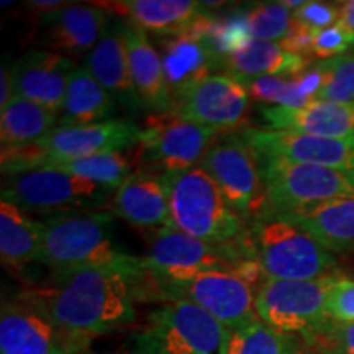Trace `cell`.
I'll list each match as a JSON object with an SVG mask.
<instances>
[{
	"label": "cell",
	"instance_id": "6da1fadb",
	"mask_svg": "<svg viewBox=\"0 0 354 354\" xmlns=\"http://www.w3.org/2000/svg\"><path fill=\"white\" fill-rule=\"evenodd\" d=\"M145 276L141 259L56 274L51 286L26 292L21 300L66 330L92 339L135 323V302Z\"/></svg>",
	"mask_w": 354,
	"mask_h": 354
},
{
	"label": "cell",
	"instance_id": "7a4b0ae2",
	"mask_svg": "<svg viewBox=\"0 0 354 354\" xmlns=\"http://www.w3.org/2000/svg\"><path fill=\"white\" fill-rule=\"evenodd\" d=\"M112 212H81L39 220L41 250L39 263L56 274L102 266H123L138 261L123 253L112 236Z\"/></svg>",
	"mask_w": 354,
	"mask_h": 354
},
{
	"label": "cell",
	"instance_id": "3957f363",
	"mask_svg": "<svg viewBox=\"0 0 354 354\" xmlns=\"http://www.w3.org/2000/svg\"><path fill=\"white\" fill-rule=\"evenodd\" d=\"M140 133L141 125L130 118H113L79 127L57 125L38 143L2 149V172L7 177L41 169L53 162L100 153L127 151L138 143Z\"/></svg>",
	"mask_w": 354,
	"mask_h": 354
},
{
	"label": "cell",
	"instance_id": "277c9868",
	"mask_svg": "<svg viewBox=\"0 0 354 354\" xmlns=\"http://www.w3.org/2000/svg\"><path fill=\"white\" fill-rule=\"evenodd\" d=\"M169 183V225L198 240L234 245L245 233L243 218L201 166L166 176Z\"/></svg>",
	"mask_w": 354,
	"mask_h": 354
},
{
	"label": "cell",
	"instance_id": "5b68a950",
	"mask_svg": "<svg viewBox=\"0 0 354 354\" xmlns=\"http://www.w3.org/2000/svg\"><path fill=\"white\" fill-rule=\"evenodd\" d=\"M254 243L264 277L315 281L338 274L335 253L281 214L266 212L256 218Z\"/></svg>",
	"mask_w": 354,
	"mask_h": 354
},
{
	"label": "cell",
	"instance_id": "8992f818",
	"mask_svg": "<svg viewBox=\"0 0 354 354\" xmlns=\"http://www.w3.org/2000/svg\"><path fill=\"white\" fill-rule=\"evenodd\" d=\"M227 333L209 312L189 302L171 300L154 308L143 328L133 335V354H215Z\"/></svg>",
	"mask_w": 354,
	"mask_h": 354
},
{
	"label": "cell",
	"instance_id": "52a82bcc",
	"mask_svg": "<svg viewBox=\"0 0 354 354\" xmlns=\"http://www.w3.org/2000/svg\"><path fill=\"white\" fill-rule=\"evenodd\" d=\"M245 254L232 245H215L162 227L154 230L141 258L145 272L159 289L189 281L207 271H236Z\"/></svg>",
	"mask_w": 354,
	"mask_h": 354
},
{
	"label": "cell",
	"instance_id": "ba28073f",
	"mask_svg": "<svg viewBox=\"0 0 354 354\" xmlns=\"http://www.w3.org/2000/svg\"><path fill=\"white\" fill-rule=\"evenodd\" d=\"M115 189L79 179L56 169H35L24 174L7 176L2 201L19 209L43 215H69L94 212L112 203Z\"/></svg>",
	"mask_w": 354,
	"mask_h": 354
},
{
	"label": "cell",
	"instance_id": "9c48e42d",
	"mask_svg": "<svg viewBox=\"0 0 354 354\" xmlns=\"http://www.w3.org/2000/svg\"><path fill=\"white\" fill-rule=\"evenodd\" d=\"M268 210L289 214L318 203L354 198V174L259 156Z\"/></svg>",
	"mask_w": 354,
	"mask_h": 354
},
{
	"label": "cell",
	"instance_id": "30bf717a",
	"mask_svg": "<svg viewBox=\"0 0 354 354\" xmlns=\"http://www.w3.org/2000/svg\"><path fill=\"white\" fill-rule=\"evenodd\" d=\"M221 133L183 120L174 112L149 113L141 125L135 159L143 169L172 176L201 165Z\"/></svg>",
	"mask_w": 354,
	"mask_h": 354
},
{
	"label": "cell",
	"instance_id": "8fae6325",
	"mask_svg": "<svg viewBox=\"0 0 354 354\" xmlns=\"http://www.w3.org/2000/svg\"><path fill=\"white\" fill-rule=\"evenodd\" d=\"M198 166L209 172L230 207L241 218H258L266 214L268 198L259 156L240 133H221Z\"/></svg>",
	"mask_w": 354,
	"mask_h": 354
},
{
	"label": "cell",
	"instance_id": "7c38bea8",
	"mask_svg": "<svg viewBox=\"0 0 354 354\" xmlns=\"http://www.w3.org/2000/svg\"><path fill=\"white\" fill-rule=\"evenodd\" d=\"M336 274L315 281L263 277L256 289V312L261 322L305 339L330 320L326 299Z\"/></svg>",
	"mask_w": 354,
	"mask_h": 354
},
{
	"label": "cell",
	"instance_id": "4fadbf2b",
	"mask_svg": "<svg viewBox=\"0 0 354 354\" xmlns=\"http://www.w3.org/2000/svg\"><path fill=\"white\" fill-rule=\"evenodd\" d=\"M171 300H189L209 312L227 330L241 328L258 318L256 292L234 271H207L189 281L159 289Z\"/></svg>",
	"mask_w": 354,
	"mask_h": 354
},
{
	"label": "cell",
	"instance_id": "5bb4252c",
	"mask_svg": "<svg viewBox=\"0 0 354 354\" xmlns=\"http://www.w3.org/2000/svg\"><path fill=\"white\" fill-rule=\"evenodd\" d=\"M91 338L66 330L25 300L0 312V354H82Z\"/></svg>",
	"mask_w": 354,
	"mask_h": 354
},
{
	"label": "cell",
	"instance_id": "9a60e30c",
	"mask_svg": "<svg viewBox=\"0 0 354 354\" xmlns=\"http://www.w3.org/2000/svg\"><path fill=\"white\" fill-rule=\"evenodd\" d=\"M251 95L240 79L230 74H210L180 92L174 113L183 120L228 133L246 122Z\"/></svg>",
	"mask_w": 354,
	"mask_h": 354
},
{
	"label": "cell",
	"instance_id": "2e32d148",
	"mask_svg": "<svg viewBox=\"0 0 354 354\" xmlns=\"http://www.w3.org/2000/svg\"><path fill=\"white\" fill-rule=\"evenodd\" d=\"M241 138L258 156L330 167L354 174V138H325L294 131L241 128Z\"/></svg>",
	"mask_w": 354,
	"mask_h": 354
},
{
	"label": "cell",
	"instance_id": "e0dca14e",
	"mask_svg": "<svg viewBox=\"0 0 354 354\" xmlns=\"http://www.w3.org/2000/svg\"><path fill=\"white\" fill-rule=\"evenodd\" d=\"M112 20L105 7L66 3L56 10L41 13L38 38L44 50L66 57H86L104 37Z\"/></svg>",
	"mask_w": 354,
	"mask_h": 354
},
{
	"label": "cell",
	"instance_id": "ac0fdd59",
	"mask_svg": "<svg viewBox=\"0 0 354 354\" xmlns=\"http://www.w3.org/2000/svg\"><path fill=\"white\" fill-rule=\"evenodd\" d=\"M76 68L77 64L71 57L44 48H33L10 66L15 95L61 113L69 77Z\"/></svg>",
	"mask_w": 354,
	"mask_h": 354
},
{
	"label": "cell",
	"instance_id": "d6986e66",
	"mask_svg": "<svg viewBox=\"0 0 354 354\" xmlns=\"http://www.w3.org/2000/svg\"><path fill=\"white\" fill-rule=\"evenodd\" d=\"M259 115L266 130L294 131L325 138H354V102L339 104L330 100H310L302 107L264 105Z\"/></svg>",
	"mask_w": 354,
	"mask_h": 354
},
{
	"label": "cell",
	"instance_id": "ffe728a7",
	"mask_svg": "<svg viewBox=\"0 0 354 354\" xmlns=\"http://www.w3.org/2000/svg\"><path fill=\"white\" fill-rule=\"evenodd\" d=\"M112 212L141 230L169 225V183L159 172L138 167L115 190Z\"/></svg>",
	"mask_w": 354,
	"mask_h": 354
},
{
	"label": "cell",
	"instance_id": "44dd1931",
	"mask_svg": "<svg viewBox=\"0 0 354 354\" xmlns=\"http://www.w3.org/2000/svg\"><path fill=\"white\" fill-rule=\"evenodd\" d=\"M82 66L122 109L130 113L145 110L133 86L122 19L110 20L104 37L95 44L94 50L84 57Z\"/></svg>",
	"mask_w": 354,
	"mask_h": 354
},
{
	"label": "cell",
	"instance_id": "7402d4cb",
	"mask_svg": "<svg viewBox=\"0 0 354 354\" xmlns=\"http://www.w3.org/2000/svg\"><path fill=\"white\" fill-rule=\"evenodd\" d=\"M123 37L133 86L143 109L151 113L174 112V99L159 50L149 41L148 35L127 21H123Z\"/></svg>",
	"mask_w": 354,
	"mask_h": 354
},
{
	"label": "cell",
	"instance_id": "603a6c76",
	"mask_svg": "<svg viewBox=\"0 0 354 354\" xmlns=\"http://www.w3.org/2000/svg\"><path fill=\"white\" fill-rule=\"evenodd\" d=\"M104 6L141 32L165 38L185 33L207 10L194 0H117Z\"/></svg>",
	"mask_w": 354,
	"mask_h": 354
},
{
	"label": "cell",
	"instance_id": "cb8c5ba5",
	"mask_svg": "<svg viewBox=\"0 0 354 354\" xmlns=\"http://www.w3.org/2000/svg\"><path fill=\"white\" fill-rule=\"evenodd\" d=\"M159 55L162 57L172 99L196 82L215 74L216 68H221L220 59L209 44L190 32L161 39Z\"/></svg>",
	"mask_w": 354,
	"mask_h": 354
},
{
	"label": "cell",
	"instance_id": "d4e9b609",
	"mask_svg": "<svg viewBox=\"0 0 354 354\" xmlns=\"http://www.w3.org/2000/svg\"><path fill=\"white\" fill-rule=\"evenodd\" d=\"M281 215L302 227L331 253H354V198H338Z\"/></svg>",
	"mask_w": 354,
	"mask_h": 354
},
{
	"label": "cell",
	"instance_id": "484cf974",
	"mask_svg": "<svg viewBox=\"0 0 354 354\" xmlns=\"http://www.w3.org/2000/svg\"><path fill=\"white\" fill-rule=\"evenodd\" d=\"M308 66V57L292 55L279 43L250 38L243 46L228 53L221 68L236 79L268 76H297Z\"/></svg>",
	"mask_w": 354,
	"mask_h": 354
},
{
	"label": "cell",
	"instance_id": "4316f807",
	"mask_svg": "<svg viewBox=\"0 0 354 354\" xmlns=\"http://www.w3.org/2000/svg\"><path fill=\"white\" fill-rule=\"evenodd\" d=\"M118 104L84 66L73 71L66 91L59 125H92L117 118Z\"/></svg>",
	"mask_w": 354,
	"mask_h": 354
},
{
	"label": "cell",
	"instance_id": "83f0119b",
	"mask_svg": "<svg viewBox=\"0 0 354 354\" xmlns=\"http://www.w3.org/2000/svg\"><path fill=\"white\" fill-rule=\"evenodd\" d=\"M59 125V113L25 97L15 95L0 110V141L2 149L24 148L38 143Z\"/></svg>",
	"mask_w": 354,
	"mask_h": 354
},
{
	"label": "cell",
	"instance_id": "f1b7e54d",
	"mask_svg": "<svg viewBox=\"0 0 354 354\" xmlns=\"http://www.w3.org/2000/svg\"><path fill=\"white\" fill-rule=\"evenodd\" d=\"M41 223L12 202H0V256L6 264L21 266L38 261Z\"/></svg>",
	"mask_w": 354,
	"mask_h": 354
},
{
	"label": "cell",
	"instance_id": "f546056e",
	"mask_svg": "<svg viewBox=\"0 0 354 354\" xmlns=\"http://www.w3.org/2000/svg\"><path fill=\"white\" fill-rule=\"evenodd\" d=\"M251 99L276 107H302L315 100L322 87V73L317 68L305 69L297 76H268L240 79Z\"/></svg>",
	"mask_w": 354,
	"mask_h": 354
},
{
	"label": "cell",
	"instance_id": "4dcf8cb0",
	"mask_svg": "<svg viewBox=\"0 0 354 354\" xmlns=\"http://www.w3.org/2000/svg\"><path fill=\"white\" fill-rule=\"evenodd\" d=\"M304 344L300 336L256 320L241 328L227 330L218 354H295Z\"/></svg>",
	"mask_w": 354,
	"mask_h": 354
},
{
	"label": "cell",
	"instance_id": "1f68e13d",
	"mask_svg": "<svg viewBox=\"0 0 354 354\" xmlns=\"http://www.w3.org/2000/svg\"><path fill=\"white\" fill-rule=\"evenodd\" d=\"M135 154L123 151H110L92 154V156L71 159V161L53 162L41 169L63 171L66 174L76 176L79 179L105 185L117 190L135 172Z\"/></svg>",
	"mask_w": 354,
	"mask_h": 354
},
{
	"label": "cell",
	"instance_id": "d6a6232c",
	"mask_svg": "<svg viewBox=\"0 0 354 354\" xmlns=\"http://www.w3.org/2000/svg\"><path fill=\"white\" fill-rule=\"evenodd\" d=\"M251 38L281 43L294 26V15L284 2L256 3L243 13Z\"/></svg>",
	"mask_w": 354,
	"mask_h": 354
},
{
	"label": "cell",
	"instance_id": "836d02e7",
	"mask_svg": "<svg viewBox=\"0 0 354 354\" xmlns=\"http://www.w3.org/2000/svg\"><path fill=\"white\" fill-rule=\"evenodd\" d=\"M317 68L322 73V87L317 92L315 100L354 102V53L342 55L331 59L320 61Z\"/></svg>",
	"mask_w": 354,
	"mask_h": 354
},
{
	"label": "cell",
	"instance_id": "e575fe53",
	"mask_svg": "<svg viewBox=\"0 0 354 354\" xmlns=\"http://www.w3.org/2000/svg\"><path fill=\"white\" fill-rule=\"evenodd\" d=\"M326 354H354V322L330 320L304 339Z\"/></svg>",
	"mask_w": 354,
	"mask_h": 354
},
{
	"label": "cell",
	"instance_id": "d590c367",
	"mask_svg": "<svg viewBox=\"0 0 354 354\" xmlns=\"http://www.w3.org/2000/svg\"><path fill=\"white\" fill-rule=\"evenodd\" d=\"M326 313L331 320L354 322V281L336 274L331 281L328 299H326Z\"/></svg>",
	"mask_w": 354,
	"mask_h": 354
},
{
	"label": "cell",
	"instance_id": "8d00e7d4",
	"mask_svg": "<svg viewBox=\"0 0 354 354\" xmlns=\"http://www.w3.org/2000/svg\"><path fill=\"white\" fill-rule=\"evenodd\" d=\"M349 48H354V35L342 21H338L330 28L317 32L312 46V57H318L322 61L331 59L342 56Z\"/></svg>",
	"mask_w": 354,
	"mask_h": 354
},
{
	"label": "cell",
	"instance_id": "74e56055",
	"mask_svg": "<svg viewBox=\"0 0 354 354\" xmlns=\"http://www.w3.org/2000/svg\"><path fill=\"white\" fill-rule=\"evenodd\" d=\"M339 8L342 7L338 3L305 2L302 7L292 12V15H294V24L302 25L313 32H320L338 24Z\"/></svg>",
	"mask_w": 354,
	"mask_h": 354
},
{
	"label": "cell",
	"instance_id": "f35d334b",
	"mask_svg": "<svg viewBox=\"0 0 354 354\" xmlns=\"http://www.w3.org/2000/svg\"><path fill=\"white\" fill-rule=\"evenodd\" d=\"M315 35L317 32H313V30L294 24L290 33L287 35V37L279 44H281L286 51L292 53V55L312 57V46H313V39H315Z\"/></svg>",
	"mask_w": 354,
	"mask_h": 354
},
{
	"label": "cell",
	"instance_id": "ab89813d",
	"mask_svg": "<svg viewBox=\"0 0 354 354\" xmlns=\"http://www.w3.org/2000/svg\"><path fill=\"white\" fill-rule=\"evenodd\" d=\"M15 97V84H13L10 66L2 63L0 69V110L6 109Z\"/></svg>",
	"mask_w": 354,
	"mask_h": 354
},
{
	"label": "cell",
	"instance_id": "60d3db41",
	"mask_svg": "<svg viewBox=\"0 0 354 354\" xmlns=\"http://www.w3.org/2000/svg\"><path fill=\"white\" fill-rule=\"evenodd\" d=\"M339 21L354 35V0L339 3Z\"/></svg>",
	"mask_w": 354,
	"mask_h": 354
},
{
	"label": "cell",
	"instance_id": "b9f144b4",
	"mask_svg": "<svg viewBox=\"0 0 354 354\" xmlns=\"http://www.w3.org/2000/svg\"><path fill=\"white\" fill-rule=\"evenodd\" d=\"M28 6L35 8V10H41V13H46L64 7L66 3L61 2V0H35V2H28Z\"/></svg>",
	"mask_w": 354,
	"mask_h": 354
},
{
	"label": "cell",
	"instance_id": "7bdbcfd3",
	"mask_svg": "<svg viewBox=\"0 0 354 354\" xmlns=\"http://www.w3.org/2000/svg\"><path fill=\"white\" fill-rule=\"evenodd\" d=\"M295 354H326V353H323V351H320V349H317L313 346H308V344H304V346L300 348Z\"/></svg>",
	"mask_w": 354,
	"mask_h": 354
}]
</instances>
